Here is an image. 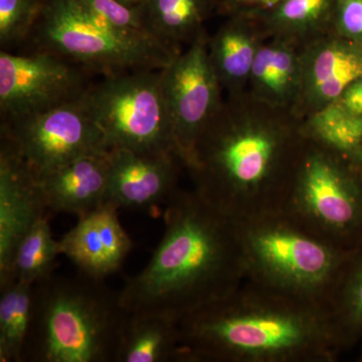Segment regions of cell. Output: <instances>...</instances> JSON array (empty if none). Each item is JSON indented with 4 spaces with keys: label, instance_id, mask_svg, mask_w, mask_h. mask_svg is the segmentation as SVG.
I'll list each match as a JSON object with an SVG mask.
<instances>
[{
    "label": "cell",
    "instance_id": "cell-1",
    "mask_svg": "<svg viewBox=\"0 0 362 362\" xmlns=\"http://www.w3.org/2000/svg\"><path fill=\"white\" fill-rule=\"evenodd\" d=\"M303 121L247 90L228 95L187 168L194 189L237 221L282 211L306 145Z\"/></svg>",
    "mask_w": 362,
    "mask_h": 362
},
{
    "label": "cell",
    "instance_id": "cell-2",
    "mask_svg": "<svg viewBox=\"0 0 362 362\" xmlns=\"http://www.w3.org/2000/svg\"><path fill=\"white\" fill-rule=\"evenodd\" d=\"M166 204L161 242L119 296L128 313L180 321L235 291L246 266L239 221L194 189H177Z\"/></svg>",
    "mask_w": 362,
    "mask_h": 362
},
{
    "label": "cell",
    "instance_id": "cell-3",
    "mask_svg": "<svg viewBox=\"0 0 362 362\" xmlns=\"http://www.w3.org/2000/svg\"><path fill=\"white\" fill-rule=\"evenodd\" d=\"M178 327L181 362H332L344 349L327 304L247 279Z\"/></svg>",
    "mask_w": 362,
    "mask_h": 362
},
{
    "label": "cell",
    "instance_id": "cell-4",
    "mask_svg": "<svg viewBox=\"0 0 362 362\" xmlns=\"http://www.w3.org/2000/svg\"><path fill=\"white\" fill-rule=\"evenodd\" d=\"M128 315L103 279L52 274L33 285L23 362H115Z\"/></svg>",
    "mask_w": 362,
    "mask_h": 362
},
{
    "label": "cell",
    "instance_id": "cell-5",
    "mask_svg": "<svg viewBox=\"0 0 362 362\" xmlns=\"http://www.w3.org/2000/svg\"><path fill=\"white\" fill-rule=\"evenodd\" d=\"M239 223L247 280L327 304L350 251L321 239L284 209Z\"/></svg>",
    "mask_w": 362,
    "mask_h": 362
},
{
    "label": "cell",
    "instance_id": "cell-6",
    "mask_svg": "<svg viewBox=\"0 0 362 362\" xmlns=\"http://www.w3.org/2000/svg\"><path fill=\"white\" fill-rule=\"evenodd\" d=\"M25 44L107 77L162 70L182 51L150 35H130L97 18L78 0H44Z\"/></svg>",
    "mask_w": 362,
    "mask_h": 362
},
{
    "label": "cell",
    "instance_id": "cell-7",
    "mask_svg": "<svg viewBox=\"0 0 362 362\" xmlns=\"http://www.w3.org/2000/svg\"><path fill=\"white\" fill-rule=\"evenodd\" d=\"M285 211L344 251L362 242V165L307 138Z\"/></svg>",
    "mask_w": 362,
    "mask_h": 362
},
{
    "label": "cell",
    "instance_id": "cell-8",
    "mask_svg": "<svg viewBox=\"0 0 362 362\" xmlns=\"http://www.w3.org/2000/svg\"><path fill=\"white\" fill-rule=\"evenodd\" d=\"M84 102L109 150L178 157L162 90L161 70L103 77L99 83H93Z\"/></svg>",
    "mask_w": 362,
    "mask_h": 362
},
{
    "label": "cell",
    "instance_id": "cell-9",
    "mask_svg": "<svg viewBox=\"0 0 362 362\" xmlns=\"http://www.w3.org/2000/svg\"><path fill=\"white\" fill-rule=\"evenodd\" d=\"M0 129L1 141L16 151L37 180L76 157L109 150L84 97L1 121Z\"/></svg>",
    "mask_w": 362,
    "mask_h": 362
},
{
    "label": "cell",
    "instance_id": "cell-10",
    "mask_svg": "<svg viewBox=\"0 0 362 362\" xmlns=\"http://www.w3.org/2000/svg\"><path fill=\"white\" fill-rule=\"evenodd\" d=\"M92 76L87 69L49 52L1 51V121L82 99L93 85Z\"/></svg>",
    "mask_w": 362,
    "mask_h": 362
},
{
    "label": "cell",
    "instance_id": "cell-11",
    "mask_svg": "<svg viewBox=\"0 0 362 362\" xmlns=\"http://www.w3.org/2000/svg\"><path fill=\"white\" fill-rule=\"evenodd\" d=\"M209 37L204 33L161 70L176 151L185 168L192 163L202 133L225 100L209 61Z\"/></svg>",
    "mask_w": 362,
    "mask_h": 362
},
{
    "label": "cell",
    "instance_id": "cell-12",
    "mask_svg": "<svg viewBox=\"0 0 362 362\" xmlns=\"http://www.w3.org/2000/svg\"><path fill=\"white\" fill-rule=\"evenodd\" d=\"M362 75V45L329 33L301 47V84L293 112L305 119L335 103Z\"/></svg>",
    "mask_w": 362,
    "mask_h": 362
},
{
    "label": "cell",
    "instance_id": "cell-13",
    "mask_svg": "<svg viewBox=\"0 0 362 362\" xmlns=\"http://www.w3.org/2000/svg\"><path fill=\"white\" fill-rule=\"evenodd\" d=\"M182 162L171 154L109 150L107 202L118 209L150 211L175 194Z\"/></svg>",
    "mask_w": 362,
    "mask_h": 362
},
{
    "label": "cell",
    "instance_id": "cell-14",
    "mask_svg": "<svg viewBox=\"0 0 362 362\" xmlns=\"http://www.w3.org/2000/svg\"><path fill=\"white\" fill-rule=\"evenodd\" d=\"M35 176L7 143L0 147V284L11 275L14 252L35 221L47 216Z\"/></svg>",
    "mask_w": 362,
    "mask_h": 362
},
{
    "label": "cell",
    "instance_id": "cell-15",
    "mask_svg": "<svg viewBox=\"0 0 362 362\" xmlns=\"http://www.w3.org/2000/svg\"><path fill=\"white\" fill-rule=\"evenodd\" d=\"M118 207L103 204L78 218L77 225L59 240V252L78 273L103 279L115 273L132 249V240L121 226Z\"/></svg>",
    "mask_w": 362,
    "mask_h": 362
},
{
    "label": "cell",
    "instance_id": "cell-16",
    "mask_svg": "<svg viewBox=\"0 0 362 362\" xmlns=\"http://www.w3.org/2000/svg\"><path fill=\"white\" fill-rule=\"evenodd\" d=\"M37 181L47 211L82 218L107 202L109 150L76 157Z\"/></svg>",
    "mask_w": 362,
    "mask_h": 362
},
{
    "label": "cell",
    "instance_id": "cell-17",
    "mask_svg": "<svg viewBox=\"0 0 362 362\" xmlns=\"http://www.w3.org/2000/svg\"><path fill=\"white\" fill-rule=\"evenodd\" d=\"M266 40L258 21L250 13L230 14L209 37V61L228 95L246 92L255 59Z\"/></svg>",
    "mask_w": 362,
    "mask_h": 362
},
{
    "label": "cell",
    "instance_id": "cell-18",
    "mask_svg": "<svg viewBox=\"0 0 362 362\" xmlns=\"http://www.w3.org/2000/svg\"><path fill=\"white\" fill-rule=\"evenodd\" d=\"M301 84V47L288 40L268 39L252 65L247 92L259 101L292 110Z\"/></svg>",
    "mask_w": 362,
    "mask_h": 362
},
{
    "label": "cell",
    "instance_id": "cell-19",
    "mask_svg": "<svg viewBox=\"0 0 362 362\" xmlns=\"http://www.w3.org/2000/svg\"><path fill=\"white\" fill-rule=\"evenodd\" d=\"M335 0H277L252 11L267 39L288 40L303 47L333 32Z\"/></svg>",
    "mask_w": 362,
    "mask_h": 362
},
{
    "label": "cell",
    "instance_id": "cell-20",
    "mask_svg": "<svg viewBox=\"0 0 362 362\" xmlns=\"http://www.w3.org/2000/svg\"><path fill=\"white\" fill-rule=\"evenodd\" d=\"M181 362L178 321L159 314L129 313L115 362Z\"/></svg>",
    "mask_w": 362,
    "mask_h": 362
},
{
    "label": "cell",
    "instance_id": "cell-21",
    "mask_svg": "<svg viewBox=\"0 0 362 362\" xmlns=\"http://www.w3.org/2000/svg\"><path fill=\"white\" fill-rule=\"evenodd\" d=\"M143 25L156 39L182 51L204 33V23L216 11V0H144Z\"/></svg>",
    "mask_w": 362,
    "mask_h": 362
},
{
    "label": "cell",
    "instance_id": "cell-22",
    "mask_svg": "<svg viewBox=\"0 0 362 362\" xmlns=\"http://www.w3.org/2000/svg\"><path fill=\"white\" fill-rule=\"evenodd\" d=\"M343 346L362 337V242L347 255L328 298Z\"/></svg>",
    "mask_w": 362,
    "mask_h": 362
},
{
    "label": "cell",
    "instance_id": "cell-23",
    "mask_svg": "<svg viewBox=\"0 0 362 362\" xmlns=\"http://www.w3.org/2000/svg\"><path fill=\"white\" fill-rule=\"evenodd\" d=\"M0 289V361L23 362L32 322L33 285L9 280Z\"/></svg>",
    "mask_w": 362,
    "mask_h": 362
},
{
    "label": "cell",
    "instance_id": "cell-24",
    "mask_svg": "<svg viewBox=\"0 0 362 362\" xmlns=\"http://www.w3.org/2000/svg\"><path fill=\"white\" fill-rule=\"evenodd\" d=\"M306 137L362 165V117L337 103L303 121Z\"/></svg>",
    "mask_w": 362,
    "mask_h": 362
},
{
    "label": "cell",
    "instance_id": "cell-25",
    "mask_svg": "<svg viewBox=\"0 0 362 362\" xmlns=\"http://www.w3.org/2000/svg\"><path fill=\"white\" fill-rule=\"evenodd\" d=\"M59 255V240L54 239L47 216H42L16 247L11 275L4 283L18 280L37 284L52 275Z\"/></svg>",
    "mask_w": 362,
    "mask_h": 362
},
{
    "label": "cell",
    "instance_id": "cell-26",
    "mask_svg": "<svg viewBox=\"0 0 362 362\" xmlns=\"http://www.w3.org/2000/svg\"><path fill=\"white\" fill-rule=\"evenodd\" d=\"M44 0H0V45L13 52L25 44L42 13Z\"/></svg>",
    "mask_w": 362,
    "mask_h": 362
},
{
    "label": "cell",
    "instance_id": "cell-27",
    "mask_svg": "<svg viewBox=\"0 0 362 362\" xmlns=\"http://www.w3.org/2000/svg\"><path fill=\"white\" fill-rule=\"evenodd\" d=\"M78 1L90 13L121 32L130 33V35L152 37L145 30L139 9L131 8L121 4L118 0H78Z\"/></svg>",
    "mask_w": 362,
    "mask_h": 362
},
{
    "label": "cell",
    "instance_id": "cell-28",
    "mask_svg": "<svg viewBox=\"0 0 362 362\" xmlns=\"http://www.w3.org/2000/svg\"><path fill=\"white\" fill-rule=\"evenodd\" d=\"M333 33L362 45V0H335Z\"/></svg>",
    "mask_w": 362,
    "mask_h": 362
},
{
    "label": "cell",
    "instance_id": "cell-29",
    "mask_svg": "<svg viewBox=\"0 0 362 362\" xmlns=\"http://www.w3.org/2000/svg\"><path fill=\"white\" fill-rule=\"evenodd\" d=\"M277 0H216V11L223 16L252 13L272 6Z\"/></svg>",
    "mask_w": 362,
    "mask_h": 362
},
{
    "label": "cell",
    "instance_id": "cell-30",
    "mask_svg": "<svg viewBox=\"0 0 362 362\" xmlns=\"http://www.w3.org/2000/svg\"><path fill=\"white\" fill-rule=\"evenodd\" d=\"M335 103L362 117V75L347 87Z\"/></svg>",
    "mask_w": 362,
    "mask_h": 362
},
{
    "label": "cell",
    "instance_id": "cell-31",
    "mask_svg": "<svg viewBox=\"0 0 362 362\" xmlns=\"http://www.w3.org/2000/svg\"><path fill=\"white\" fill-rule=\"evenodd\" d=\"M118 1L125 4V6L131 7V8L139 9L144 0H118Z\"/></svg>",
    "mask_w": 362,
    "mask_h": 362
},
{
    "label": "cell",
    "instance_id": "cell-32",
    "mask_svg": "<svg viewBox=\"0 0 362 362\" xmlns=\"http://www.w3.org/2000/svg\"><path fill=\"white\" fill-rule=\"evenodd\" d=\"M359 358H361V361H362V354H361V357H359Z\"/></svg>",
    "mask_w": 362,
    "mask_h": 362
}]
</instances>
